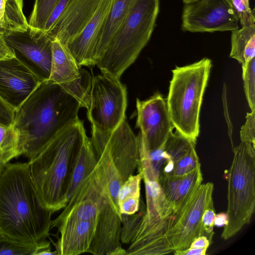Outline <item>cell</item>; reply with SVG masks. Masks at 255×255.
Instances as JSON below:
<instances>
[{
  "instance_id": "1f68e13d",
  "label": "cell",
  "mask_w": 255,
  "mask_h": 255,
  "mask_svg": "<svg viewBox=\"0 0 255 255\" xmlns=\"http://www.w3.org/2000/svg\"><path fill=\"white\" fill-rule=\"evenodd\" d=\"M142 179L141 172L130 176L122 185L118 196L119 203L128 197L140 198V184Z\"/></svg>"
},
{
  "instance_id": "603a6c76",
  "label": "cell",
  "mask_w": 255,
  "mask_h": 255,
  "mask_svg": "<svg viewBox=\"0 0 255 255\" xmlns=\"http://www.w3.org/2000/svg\"><path fill=\"white\" fill-rule=\"evenodd\" d=\"M139 160L137 170L142 179L158 181L164 167L171 161L164 146L148 150L139 144Z\"/></svg>"
},
{
  "instance_id": "52a82bcc",
  "label": "cell",
  "mask_w": 255,
  "mask_h": 255,
  "mask_svg": "<svg viewBox=\"0 0 255 255\" xmlns=\"http://www.w3.org/2000/svg\"><path fill=\"white\" fill-rule=\"evenodd\" d=\"M121 218L112 206L97 163L76 188L62 212L52 221L51 228H57L70 221L87 220L95 223L97 232L106 234L119 226Z\"/></svg>"
},
{
  "instance_id": "3957f363",
  "label": "cell",
  "mask_w": 255,
  "mask_h": 255,
  "mask_svg": "<svg viewBox=\"0 0 255 255\" xmlns=\"http://www.w3.org/2000/svg\"><path fill=\"white\" fill-rule=\"evenodd\" d=\"M87 137L83 122L79 120L59 132L28 162L38 196L43 206L53 213L67 205L75 161Z\"/></svg>"
},
{
  "instance_id": "6da1fadb",
  "label": "cell",
  "mask_w": 255,
  "mask_h": 255,
  "mask_svg": "<svg viewBox=\"0 0 255 255\" xmlns=\"http://www.w3.org/2000/svg\"><path fill=\"white\" fill-rule=\"evenodd\" d=\"M79 101L58 84L40 83L15 111L13 127L18 152L29 160L36 156L61 131L80 119Z\"/></svg>"
},
{
  "instance_id": "d590c367",
  "label": "cell",
  "mask_w": 255,
  "mask_h": 255,
  "mask_svg": "<svg viewBox=\"0 0 255 255\" xmlns=\"http://www.w3.org/2000/svg\"><path fill=\"white\" fill-rule=\"evenodd\" d=\"M69 0H59L51 11L41 32L46 34L58 18Z\"/></svg>"
},
{
  "instance_id": "60d3db41",
  "label": "cell",
  "mask_w": 255,
  "mask_h": 255,
  "mask_svg": "<svg viewBox=\"0 0 255 255\" xmlns=\"http://www.w3.org/2000/svg\"><path fill=\"white\" fill-rule=\"evenodd\" d=\"M207 249L189 247L183 250L174 251L173 254L175 255H205Z\"/></svg>"
},
{
  "instance_id": "4dcf8cb0",
  "label": "cell",
  "mask_w": 255,
  "mask_h": 255,
  "mask_svg": "<svg viewBox=\"0 0 255 255\" xmlns=\"http://www.w3.org/2000/svg\"><path fill=\"white\" fill-rule=\"evenodd\" d=\"M242 78L249 107L251 111L255 110V57L248 63Z\"/></svg>"
},
{
  "instance_id": "9a60e30c",
  "label": "cell",
  "mask_w": 255,
  "mask_h": 255,
  "mask_svg": "<svg viewBox=\"0 0 255 255\" xmlns=\"http://www.w3.org/2000/svg\"><path fill=\"white\" fill-rule=\"evenodd\" d=\"M40 83L15 57L0 60V97L15 111Z\"/></svg>"
},
{
  "instance_id": "f35d334b",
  "label": "cell",
  "mask_w": 255,
  "mask_h": 255,
  "mask_svg": "<svg viewBox=\"0 0 255 255\" xmlns=\"http://www.w3.org/2000/svg\"><path fill=\"white\" fill-rule=\"evenodd\" d=\"M15 57L13 50L7 45L3 32L0 31V60Z\"/></svg>"
},
{
  "instance_id": "277c9868",
  "label": "cell",
  "mask_w": 255,
  "mask_h": 255,
  "mask_svg": "<svg viewBox=\"0 0 255 255\" xmlns=\"http://www.w3.org/2000/svg\"><path fill=\"white\" fill-rule=\"evenodd\" d=\"M159 0H135L95 65L102 74L120 79L149 40Z\"/></svg>"
},
{
  "instance_id": "bcb514c9",
  "label": "cell",
  "mask_w": 255,
  "mask_h": 255,
  "mask_svg": "<svg viewBox=\"0 0 255 255\" xmlns=\"http://www.w3.org/2000/svg\"><path fill=\"white\" fill-rule=\"evenodd\" d=\"M184 4L191 3L199 1V0H182Z\"/></svg>"
},
{
  "instance_id": "f6af8a7d",
  "label": "cell",
  "mask_w": 255,
  "mask_h": 255,
  "mask_svg": "<svg viewBox=\"0 0 255 255\" xmlns=\"http://www.w3.org/2000/svg\"><path fill=\"white\" fill-rule=\"evenodd\" d=\"M7 163L5 161L2 157L0 156V175L3 171L6 164Z\"/></svg>"
},
{
  "instance_id": "30bf717a",
  "label": "cell",
  "mask_w": 255,
  "mask_h": 255,
  "mask_svg": "<svg viewBox=\"0 0 255 255\" xmlns=\"http://www.w3.org/2000/svg\"><path fill=\"white\" fill-rule=\"evenodd\" d=\"M212 182L201 184L173 215L166 237L174 251L190 247L193 241L204 235L202 219L204 211L214 207Z\"/></svg>"
},
{
  "instance_id": "44dd1931",
  "label": "cell",
  "mask_w": 255,
  "mask_h": 255,
  "mask_svg": "<svg viewBox=\"0 0 255 255\" xmlns=\"http://www.w3.org/2000/svg\"><path fill=\"white\" fill-rule=\"evenodd\" d=\"M135 0H114L107 20L102 30L96 47L95 65L103 54Z\"/></svg>"
},
{
  "instance_id": "b9f144b4",
  "label": "cell",
  "mask_w": 255,
  "mask_h": 255,
  "mask_svg": "<svg viewBox=\"0 0 255 255\" xmlns=\"http://www.w3.org/2000/svg\"><path fill=\"white\" fill-rule=\"evenodd\" d=\"M211 242L208 238L204 235H202L195 239L190 245V248L204 249L208 248Z\"/></svg>"
},
{
  "instance_id": "7c38bea8",
  "label": "cell",
  "mask_w": 255,
  "mask_h": 255,
  "mask_svg": "<svg viewBox=\"0 0 255 255\" xmlns=\"http://www.w3.org/2000/svg\"><path fill=\"white\" fill-rule=\"evenodd\" d=\"M173 215L166 216L143 207L142 215L131 235L126 255H159L173 253L166 237Z\"/></svg>"
},
{
  "instance_id": "8d00e7d4",
  "label": "cell",
  "mask_w": 255,
  "mask_h": 255,
  "mask_svg": "<svg viewBox=\"0 0 255 255\" xmlns=\"http://www.w3.org/2000/svg\"><path fill=\"white\" fill-rule=\"evenodd\" d=\"M121 214L132 215L140 208V198L128 197L119 203Z\"/></svg>"
},
{
  "instance_id": "ee69618b",
  "label": "cell",
  "mask_w": 255,
  "mask_h": 255,
  "mask_svg": "<svg viewBox=\"0 0 255 255\" xmlns=\"http://www.w3.org/2000/svg\"><path fill=\"white\" fill-rule=\"evenodd\" d=\"M7 0H0V20L2 17Z\"/></svg>"
},
{
  "instance_id": "2e32d148",
  "label": "cell",
  "mask_w": 255,
  "mask_h": 255,
  "mask_svg": "<svg viewBox=\"0 0 255 255\" xmlns=\"http://www.w3.org/2000/svg\"><path fill=\"white\" fill-rule=\"evenodd\" d=\"M114 0H101L85 28L66 45L79 67L95 65L96 47Z\"/></svg>"
},
{
  "instance_id": "8fae6325",
  "label": "cell",
  "mask_w": 255,
  "mask_h": 255,
  "mask_svg": "<svg viewBox=\"0 0 255 255\" xmlns=\"http://www.w3.org/2000/svg\"><path fill=\"white\" fill-rule=\"evenodd\" d=\"M239 21L231 0H199L184 4L181 28L191 32L232 31L239 28Z\"/></svg>"
},
{
  "instance_id": "f546056e",
  "label": "cell",
  "mask_w": 255,
  "mask_h": 255,
  "mask_svg": "<svg viewBox=\"0 0 255 255\" xmlns=\"http://www.w3.org/2000/svg\"><path fill=\"white\" fill-rule=\"evenodd\" d=\"M199 166L200 164L195 146H193L184 155L173 163V169L170 174L183 176L195 170Z\"/></svg>"
},
{
  "instance_id": "7a4b0ae2",
  "label": "cell",
  "mask_w": 255,
  "mask_h": 255,
  "mask_svg": "<svg viewBox=\"0 0 255 255\" xmlns=\"http://www.w3.org/2000/svg\"><path fill=\"white\" fill-rule=\"evenodd\" d=\"M52 214L38 196L28 162L7 163L0 175V234L36 244L48 236Z\"/></svg>"
},
{
  "instance_id": "ffe728a7",
  "label": "cell",
  "mask_w": 255,
  "mask_h": 255,
  "mask_svg": "<svg viewBox=\"0 0 255 255\" xmlns=\"http://www.w3.org/2000/svg\"><path fill=\"white\" fill-rule=\"evenodd\" d=\"M52 63L49 81L64 86L78 79L80 67L66 45L58 40L52 41Z\"/></svg>"
},
{
  "instance_id": "7402d4cb",
  "label": "cell",
  "mask_w": 255,
  "mask_h": 255,
  "mask_svg": "<svg viewBox=\"0 0 255 255\" xmlns=\"http://www.w3.org/2000/svg\"><path fill=\"white\" fill-rule=\"evenodd\" d=\"M230 56L242 66V74L249 61L255 57V24L232 31Z\"/></svg>"
},
{
  "instance_id": "f1b7e54d",
  "label": "cell",
  "mask_w": 255,
  "mask_h": 255,
  "mask_svg": "<svg viewBox=\"0 0 255 255\" xmlns=\"http://www.w3.org/2000/svg\"><path fill=\"white\" fill-rule=\"evenodd\" d=\"M37 244L22 242L0 234V255H34Z\"/></svg>"
},
{
  "instance_id": "e0dca14e",
  "label": "cell",
  "mask_w": 255,
  "mask_h": 255,
  "mask_svg": "<svg viewBox=\"0 0 255 255\" xmlns=\"http://www.w3.org/2000/svg\"><path fill=\"white\" fill-rule=\"evenodd\" d=\"M101 0H69L63 11L46 34L52 40L67 44L81 33Z\"/></svg>"
},
{
  "instance_id": "ab89813d",
  "label": "cell",
  "mask_w": 255,
  "mask_h": 255,
  "mask_svg": "<svg viewBox=\"0 0 255 255\" xmlns=\"http://www.w3.org/2000/svg\"><path fill=\"white\" fill-rule=\"evenodd\" d=\"M57 255L55 251H52L50 243L44 239L38 243L36 250L34 255Z\"/></svg>"
},
{
  "instance_id": "d4e9b609",
  "label": "cell",
  "mask_w": 255,
  "mask_h": 255,
  "mask_svg": "<svg viewBox=\"0 0 255 255\" xmlns=\"http://www.w3.org/2000/svg\"><path fill=\"white\" fill-rule=\"evenodd\" d=\"M23 0H6L0 20V31L7 33L28 30L29 24L23 12Z\"/></svg>"
},
{
  "instance_id": "4316f807",
  "label": "cell",
  "mask_w": 255,
  "mask_h": 255,
  "mask_svg": "<svg viewBox=\"0 0 255 255\" xmlns=\"http://www.w3.org/2000/svg\"><path fill=\"white\" fill-rule=\"evenodd\" d=\"M20 155L18 152V136L13 125H0V156L7 163Z\"/></svg>"
},
{
  "instance_id": "8992f818",
  "label": "cell",
  "mask_w": 255,
  "mask_h": 255,
  "mask_svg": "<svg viewBox=\"0 0 255 255\" xmlns=\"http://www.w3.org/2000/svg\"><path fill=\"white\" fill-rule=\"evenodd\" d=\"M92 144L109 197L114 209L121 217L118 193L124 182L137 169L139 160L138 136L135 135L125 119L106 140Z\"/></svg>"
},
{
  "instance_id": "74e56055",
  "label": "cell",
  "mask_w": 255,
  "mask_h": 255,
  "mask_svg": "<svg viewBox=\"0 0 255 255\" xmlns=\"http://www.w3.org/2000/svg\"><path fill=\"white\" fill-rule=\"evenodd\" d=\"M14 116L15 110L0 97V125H12Z\"/></svg>"
},
{
  "instance_id": "d6a6232c",
  "label": "cell",
  "mask_w": 255,
  "mask_h": 255,
  "mask_svg": "<svg viewBox=\"0 0 255 255\" xmlns=\"http://www.w3.org/2000/svg\"><path fill=\"white\" fill-rule=\"evenodd\" d=\"M231 0L242 26L255 24V12L250 6L249 0Z\"/></svg>"
},
{
  "instance_id": "cb8c5ba5",
  "label": "cell",
  "mask_w": 255,
  "mask_h": 255,
  "mask_svg": "<svg viewBox=\"0 0 255 255\" xmlns=\"http://www.w3.org/2000/svg\"><path fill=\"white\" fill-rule=\"evenodd\" d=\"M97 163L96 155L91 139L87 136L83 141L75 161L69 185L68 200L78 185L94 170Z\"/></svg>"
},
{
  "instance_id": "83f0119b",
  "label": "cell",
  "mask_w": 255,
  "mask_h": 255,
  "mask_svg": "<svg viewBox=\"0 0 255 255\" xmlns=\"http://www.w3.org/2000/svg\"><path fill=\"white\" fill-rule=\"evenodd\" d=\"M59 0H35L29 18V27L31 31H42L51 11Z\"/></svg>"
},
{
  "instance_id": "7bdbcfd3",
  "label": "cell",
  "mask_w": 255,
  "mask_h": 255,
  "mask_svg": "<svg viewBox=\"0 0 255 255\" xmlns=\"http://www.w3.org/2000/svg\"><path fill=\"white\" fill-rule=\"evenodd\" d=\"M228 222V217L227 213H221L216 214L214 226L217 227L225 226Z\"/></svg>"
},
{
  "instance_id": "484cf974",
  "label": "cell",
  "mask_w": 255,
  "mask_h": 255,
  "mask_svg": "<svg viewBox=\"0 0 255 255\" xmlns=\"http://www.w3.org/2000/svg\"><path fill=\"white\" fill-rule=\"evenodd\" d=\"M92 79L93 77L88 71L80 69V75L78 79L61 87L76 99L80 103L81 107L86 108Z\"/></svg>"
},
{
  "instance_id": "4fadbf2b",
  "label": "cell",
  "mask_w": 255,
  "mask_h": 255,
  "mask_svg": "<svg viewBox=\"0 0 255 255\" xmlns=\"http://www.w3.org/2000/svg\"><path fill=\"white\" fill-rule=\"evenodd\" d=\"M15 57L41 83L49 78L52 57V40L41 31L4 33Z\"/></svg>"
},
{
  "instance_id": "9c48e42d",
  "label": "cell",
  "mask_w": 255,
  "mask_h": 255,
  "mask_svg": "<svg viewBox=\"0 0 255 255\" xmlns=\"http://www.w3.org/2000/svg\"><path fill=\"white\" fill-rule=\"evenodd\" d=\"M127 90L120 79L102 74L93 77L87 106L92 142L107 139L126 119Z\"/></svg>"
},
{
  "instance_id": "ac0fdd59",
  "label": "cell",
  "mask_w": 255,
  "mask_h": 255,
  "mask_svg": "<svg viewBox=\"0 0 255 255\" xmlns=\"http://www.w3.org/2000/svg\"><path fill=\"white\" fill-rule=\"evenodd\" d=\"M59 237L54 243L58 255H78L88 253L94 239L96 224L87 220L67 222L57 228Z\"/></svg>"
},
{
  "instance_id": "836d02e7",
  "label": "cell",
  "mask_w": 255,
  "mask_h": 255,
  "mask_svg": "<svg viewBox=\"0 0 255 255\" xmlns=\"http://www.w3.org/2000/svg\"><path fill=\"white\" fill-rule=\"evenodd\" d=\"M255 110L251 113H248L246 121L242 127L240 131V137L242 141L251 144L255 148Z\"/></svg>"
},
{
  "instance_id": "e575fe53",
  "label": "cell",
  "mask_w": 255,
  "mask_h": 255,
  "mask_svg": "<svg viewBox=\"0 0 255 255\" xmlns=\"http://www.w3.org/2000/svg\"><path fill=\"white\" fill-rule=\"evenodd\" d=\"M216 217L214 207L207 209L204 212L202 222L204 235L206 236L211 242L214 232V222Z\"/></svg>"
},
{
  "instance_id": "ba28073f",
  "label": "cell",
  "mask_w": 255,
  "mask_h": 255,
  "mask_svg": "<svg viewBox=\"0 0 255 255\" xmlns=\"http://www.w3.org/2000/svg\"><path fill=\"white\" fill-rule=\"evenodd\" d=\"M255 148L242 141L234 148L228 173V222L221 237L228 240L250 223L255 208Z\"/></svg>"
},
{
  "instance_id": "5b68a950",
  "label": "cell",
  "mask_w": 255,
  "mask_h": 255,
  "mask_svg": "<svg viewBox=\"0 0 255 255\" xmlns=\"http://www.w3.org/2000/svg\"><path fill=\"white\" fill-rule=\"evenodd\" d=\"M210 59L172 70L166 103L176 130L196 141L199 134L201 106L210 69Z\"/></svg>"
},
{
  "instance_id": "d6986e66",
  "label": "cell",
  "mask_w": 255,
  "mask_h": 255,
  "mask_svg": "<svg viewBox=\"0 0 255 255\" xmlns=\"http://www.w3.org/2000/svg\"><path fill=\"white\" fill-rule=\"evenodd\" d=\"M202 173L199 166L183 176L162 174L158 182L175 213L202 184Z\"/></svg>"
},
{
  "instance_id": "5bb4252c",
  "label": "cell",
  "mask_w": 255,
  "mask_h": 255,
  "mask_svg": "<svg viewBox=\"0 0 255 255\" xmlns=\"http://www.w3.org/2000/svg\"><path fill=\"white\" fill-rule=\"evenodd\" d=\"M136 126L140 128L139 144L148 150L164 146L174 128L166 99L155 93L147 100L136 99Z\"/></svg>"
}]
</instances>
